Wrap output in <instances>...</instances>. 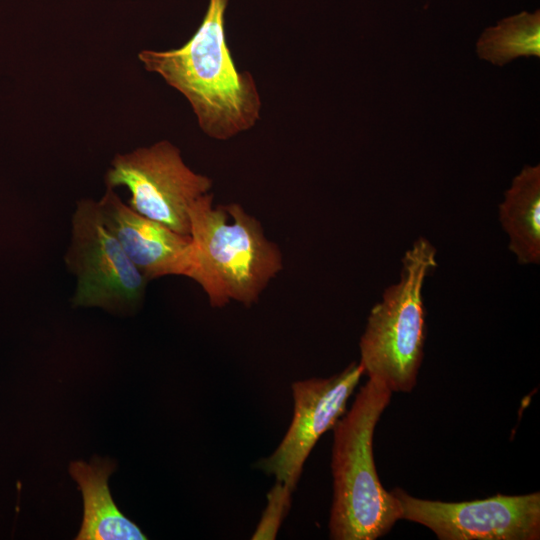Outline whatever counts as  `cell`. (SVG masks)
I'll list each match as a JSON object with an SVG mask.
<instances>
[{"mask_svg": "<svg viewBox=\"0 0 540 540\" xmlns=\"http://www.w3.org/2000/svg\"><path fill=\"white\" fill-rule=\"evenodd\" d=\"M228 1L209 0L199 28L182 47L138 54L147 71L159 74L184 95L201 130L216 140H228L252 128L262 106L254 77L238 71L227 45Z\"/></svg>", "mask_w": 540, "mask_h": 540, "instance_id": "obj_1", "label": "cell"}, {"mask_svg": "<svg viewBox=\"0 0 540 540\" xmlns=\"http://www.w3.org/2000/svg\"><path fill=\"white\" fill-rule=\"evenodd\" d=\"M189 244L182 276L206 293L212 307H250L283 268L279 246L240 204L214 205L213 194L189 209Z\"/></svg>", "mask_w": 540, "mask_h": 540, "instance_id": "obj_2", "label": "cell"}, {"mask_svg": "<svg viewBox=\"0 0 540 540\" xmlns=\"http://www.w3.org/2000/svg\"><path fill=\"white\" fill-rule=\"evenodd\" d=\"M391 395L381 382L369 379L333 428L330 539L375 540L401 519L400 505L382 486L373 456L374 431Z\"/></svg>", "mask_w": 540, "mask_h": 540, "instance_id": "obj_3", "label": "cell"}, {"mask_svg": "<svg viewBox=\"0 0 540 540\" xmlns=\"http://www.w3.org/2000/svg\"><path fill=\"white\" fill-rule=\"evenodd\" d=\"M436 266L435 247L420 237L402 258L400 280L371 309L360 338L364 373L392 393H409L417 383L426 338L422 289Z\"/></svg>", "mask_w": 540, "mask_h": 540, "instance_id": "obj_4", "label": "cell"}, {"mask_svg": "<svg viewBox=\"0 0 540 540\" xmlns=\"http://www.w3.org/2000/svg\"><path fill=\"white\" fill-rule=\"evenodd\" d=\"M65 264L76 278L74 307L132 313L142 304L149 281L105 227L95 200L77 202Z\"/></svg>", "mask_w": 540, "mask_h": 540, "instance_id": "obj_5", "label": "cell"}, {"mask_svg": "<svg viewBox=\"0 0 540 540\" xmlns=\"http://www.w3.org/2000/svg\"><path fill=\"white\" fill-rule=\"evenodd\" d=\"M105 182L109 188H127L128 205L137 213L187 236L190 207L212 187V180L193 171L167 140L117 154Z\"/></svg>", "mask_w": 540, "mask_h": 540, "instance_id": "obj_6", "label": "cell"}, {"mask_svg": "<svg viewBox=\"0 0 540 540\" xmlns=\"http://www.w3.org/2000/svg\"><path fill=\"white\" fill-rule=\"evenodd\" d=\"M401 519L419 523L440 540H538L540 493L497 494L463 502L414 497L402 488L392 491Z\"/></svg>", "mask_w": 540, "mask_h": 540, "instance_id": "obj_7", "label": "cell"}, {"mask_svg": "<svg viewBox=\"0 0 540 540\" xmlns=\"http://www.w3.org/2000/svg\"><path fill=\"white\" fill-rule=\"evenodd\" d=\"M363 374L362 365L352 362L331 377L294 382L289 428L273 453L260 459L256 467L294 491L312 449L346 413L347 401Z\"/></svg>", "mask_w": 540, "mask_h": 540, "instance_id": "obj_8", "label": "cell"}, {"mask_svg": "<svg viewBox=\"0 0 540 540\" xmlns=\"http://www.w3.org/2000/svg\"><path fill=\"white\" fill-rule=\"evenodd\" d=\"M97 206L105 227L148 281L182 276L189 236L137 213L113 188L107 187Z\"/></svg>", "mask_w": 540, "mask_h": 540, "instance_id": "obj_9", "label": "cell"}, {"mask_svg": "<svg viewBox=\"0 0 540 540\" xmlns=\"http://www.w3.org/2000/svg\"><path fill=\"white\" fill-rule=\"evenodd\" d=\"M115 465L94 457L90 464L77 461L70 474L83 495V521L77 540H145L146 535L117 508L108 488Z\"/></svg>", "mask_w": 540, "mask_h": 540, "instance_id": "obj_10", "label": "cell"}, {"mask_svg": "<svg viewBox=\"0 0 540 540\" xmlns=\"http://www.w3.org/2000/svg\"><path fill=\"white\" fill-rule=\"evenodd\" d=\"M509 249L520 264L540 262V165L523 167L499 205Z\"/></svg>", "mask_w": 540, "mask_h": 540, "instance_id": "obj_11", "label": "cell"}, {"mask_svg": "<svg viewBox=\"0 0 540 540\" xmlns=\"http://www.w3.org/2000/svg\"><path fill=\"white\" fill-rule=\"evenodd\" d=\"M478 56L503 66L518 57H540V12L519 14L486 28L477 44Z\"/></svg>", "mask_w": 540, "mask_h": 540, "instance_id": "obj_12", "label": "cell"}, {"mask_svg": "<svg viewBox=\"0 0 540 540\" xmlns=\"http://www.w3.org/2000/svg\"><path fill=\"white\" fill-rule=\"evenodd\" d=\"M294 491L286 484L276 481L267 494V505L252 535L254 540L275 539L279 528L291 507Z\"/></svg>", "mask_w": 540, "mask_h": 540, "instance_id": "obj_13", "label": "cell"}]
</instances>
